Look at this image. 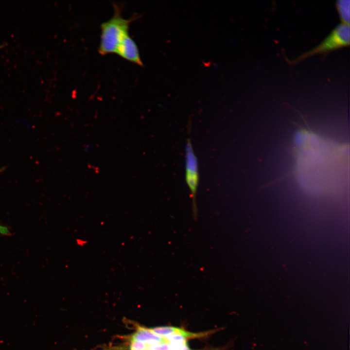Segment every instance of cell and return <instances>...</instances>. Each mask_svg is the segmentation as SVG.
I'll return each mask as SVG.
<instances>
[{"instance_id": "6da1fadb", "label": "cell", "mask_w": 350, "mask_h": 350, "mask_svg": "<svg viewBox=\"0 0 350 350\" xmlns=\"http://www.w3.org/2000/svg\"><path fill=\"white\" fill-rule=\"evenodd\" d=\"M296 174L307 192L321 194L338 190L346 182L349 147L303 130L297 137Z\"/></svg>"}, {"instance_id": "7a4b0ae2", "label": "cell", "mask_w": 350, "mask_h": 350, "mask_svg": "<svg viewBox=\"0 0 350 350\" xmlns=\"http://www.w3.org/2000/svg\"><path fill=\"white\" fill-rule=\"evenodd\" d=\"M114 13L109 19L101 24V37L98 51L102 55L115 53L122 38L128 33L130 23L137 18L135 15L129 18H124L122 14L121 7L114 3Z\"/></svg>"}, {"instance_id": "3957f363", "label": "cell", "mask_w": 350, "mask_h": 350, "mask_svg": "<svg viewBox=\"0 0 350 350\" xmlns=\"http://www.w3.org/2000/svg\"><path fill=\"white\" fill-rule=\"evenodd\" d=\"M350 33L349 24L340 23L318 45L292 60L287 59V62L290 64H294L313 54L324 53L346 46L350 43Z\"/></svg>"}, {"instance_id": "277c9868", "label": "cell", "mask_w": 350, "mask_h": 350, "mask_svg": "<svg viewBox=\"0 0 350 350\" xmlns=\"http://www.w3.org/2000/svg\"><path fill=\"white\" fill-rule=\"evenodd\" d=\"M185 174L186 183L192 199L193 215L195 219L197 214L196 195L199 183L198 163L189 138L187 139L185 147Z\"/></svg>"}, {"instance_id": "5b68a950", "label": "cell", "mask_w": 350, "mask_h": 350, "mask_svg": "<svg viewBox=\"0 0 350 350\" xmlns=\"http://www.w3.org/2000/svg\"><path fill=\"white\" fill-rule=\"evenodd\" d=\"M115 53L131 62L140 66H143L138 46L129 33L122 38Z\"/></svg>"}, {"instance_id": "8992f818", "label": "cell", "mask_w": 350, "mask_h": 350, "mask_svg": "<svg viewBox=\"0 0 350 350\" xmlns=\"http://www.w3.org/2000/svg\"><path fill=\"white\" fill-rule=\"evenodd\" d=\"M131 341L142 342L147 346L165 342L164 338L153 332L150 329L139 327L133 334Z\"/></svg>"}, {"instance_id": "52a82bcc", "label": "cell", "mask_w": 350, "mask_h": 350, "mask_svg": "<svg viewBox=\"0 0 350 350\" xmlns=\"http://www.w3.org/2000/svg\"><path fill=\"white\" fill-rule=\"evenodd\" d=\"M336 6L342 22L349 24L350 0H337Z\"/></svg>"}, {"instance_id": "ba28073f", "label": "cell", "mask_w": 350, "mask_h": 350, "mask_svg": "<svg viewBox=\"0 0 350 350\" xmlns=\"http://www.w3.org/2000/svg\"><path fill=\"white\" fill-rule=\"evenodd\" d=\"M179 328L171 327V326H163L158 327L150 329L153 332L156 334L164 337L166 336L170 335L176 332Z\"/></svg>"}, {"instance_id": "9c48e42d", "label": "cell", "mask_w": 350, "mask_h": 350, "mask_svg": "<svg viewBox=\"0 0 350 350\" xmlns=\"http://www.w3.org/2000/svg\"><path fill=\"white\" fill-rule=\"evenodd\" d=\"M169 350H191L187 341L168 343Z\"/></svg>"}, {"instance_id": "30bf717a", "label": "cell", "mask_w": 350, "mask_h": 350, "mask_svg": "<svg viewBox=\"0 0 350 350\" xmlns=\"http://www.w3.org/2000/svg\"><path fill=\"white\" fill-rule=\"evenodd\" d=\"M130 349V350H147V345L141 342L131 341Z\"/></svg>"}, {"instance_id": "8fae6325", "label": "cell", "mask_w": 350, "mask_h": 350, "mask_svg": "<svg viewBox=\"0 0 350 350\" xmlns=\"http://www.w3.org/2000/svg\"><path fill=\"white\" fill-rule=\"evenodd\" d=\"M147 350H169L168 344L166 342L147 346Z\"/></svg>"}, {"instance_id": "7c38bea8", "label": "cell", "mask_w": 350, "mask_h": 350, "mask_svg": "<svg viewBox=\"0 0 350 350\" xmlns=\"http://www.w3.org/2000/svg\"><path fill=\"white\" fill-rule=\"evenodd\" d=\"M0 233L7 235L9 233V230L6 227L0 225Z\"/></svg>"}, {"instance_id": "4fadbf2b", "label": "cell", "mask_w": 350, "mask_h": 350, "mask_svg": "<svg viewBox=\"0 0 350 350\" xmlns=\"http://www.w3.org/2000/svg\"><path fill=\"white\" fill-rule=\"evenodd\" d=\"M4 170V168H0V174L2 172H3Z\"/></svg>"}]
</instances>
